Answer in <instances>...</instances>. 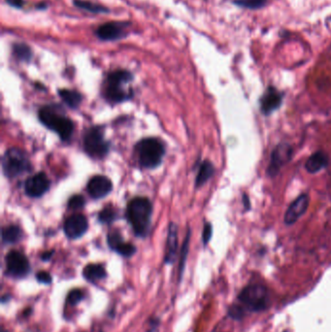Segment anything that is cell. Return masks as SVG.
<instances>
[{
    "instance_id": "26",
    "label": "cell",
    "mask_w": 331,
    "mask_h": 332,
    "mask_svg": "<svg viewBox=\"0 0 331 332\" xmlns=\"http://www.w3.org/2000/svg\"><path fill=\"white\" fill-rule=\"evenodd\" d=\"M83 299V291L80 289H73L72 291H69L66 296V304L75 307L77 306Z\"/></svg>"
},
{
    "instance_id": "34",
    "label": "cell",
    "mask_w": 331,
    "mask_h": 332,
    "mask_svg": "<svg viewBox=\"0 0 331 332\" xmlns=\"http://www.w3.org/2000/svg\"><path fill=\"white\" fill-rule=\"evenodd\" d=\"M6 3L9 4L11 7L17 8V9H21L24 5L23 0H6Z\"/></svg>"
},
{
    "instance_id": "33",
    "label": "cell",
    "mask_w": 331,
    "mask_h": 332,
    "mask_svg": "<svg viewBox=\"0 0 331 332\" xmlns=\"http://www.w3.org/2000/svg\"><path fill=\"white\" fill-rule=\"evenodd\" d=\"M160 327H161V320L158 318H153L149 321L148 330L146 332H160Z\"/></svg>"
},
{
    "instance_id": "35",
    "label": "cell",
    "mask_w": 331,
    "mask_h": 332,
    "mask_svg": "<svg viewBox=\"0 0 331 332\" xmlns=\"http://www.w3.org/2000/svg\"><path fill=\"white\" fill-rule=\"evenodd\" d=\"M54 252H55V250H49V251H45L44 253H42V260H43V261H49V260L52 258V256H53V254H54Z\"/></svg>"
},
{
    "instance_id": "18",
    "label": "cell",
    "mask_w": 331,
    "mask_h": 332,
    "mask_svg": "<svg viewBox=\"0 0 331 332\" xmlns=\"http://www.w3.org/2000/svg\"><path fill=\"white\" fill-rule=\"evenodd\" d=\"M83 276L87 282L96 283L107 277V272L102 264L90 263L83 268Z\"/></svg>"
},
{
    "instance_id": "30",
    "label": "cell",
    "mask_w": 331,
    "mask_h": 332,
    "mask_svg": "<svg viewBox=\"0 0 331 332\" xmlns=\"http://www.w3.org/2000/svg\"><path fill=\"white\" fill-rule=\"evenodd\" d=\"M84 204H85V200L83 195H80V194L73 195L68 200V208L72 210H80L84 206Z\"/></svg>"
},
{
    "instance_id": "21",
    "label": "cell",
    "mask_w": 331,
    "mask_h": 332,
    "mask_svg": "<svg viewBox=\"0 0 331 332\" xmlns=\"http://www.w3.org/2000/svg\"><path fill=\"white\" fill-rule=\"evenodd\" d=\"M59 94L61 96L63 102L67 104L70 108L76 109L79 107V105L83 100V96L80 92L77 90H72V89H66L62 88L59 90Z\"/></svg>"
},
{
    "instance_id": "10",
    "label": "cell",
    "mask_w": 331,
    "mask_h": 332,
    "mask_svg": "<svg viewBox=\"0 0 331 332\" xmlns=\"http://www.w3.org/2000/svg\"><path fill=\"white\" fill-rule=\"evenodd\" d=\"M292 152V147L288 143H281L276 146L271 155L267 175H269L270 177H275L281 168L291 160Z\"/></svg>"
},
{
    "instance_id": "9",
    "label": "cell",
    "mask_w": 331,
    "mask_h": 332,
    "mask_svg": "<svg viewBox=\"0 0 331 332\" xmlns=\"http://www.w3.org/2000/svg\"><path fill=\"white\" fill-rule=\"evenodd\" d=\"M129 25L128 21H110L99 25L94 33L102 41H117L126 37V28Z\"/></svg>"
},
{
    "instance_id": "25",
    "label": "cell",
    "mask_w": 331,
    "mask_h": 332,
    "mask_svg": "<svg viewBox=\"0 0 331 332\" xmlns=\"http://www.w3.org/2000/svg\"><path fill=\"white\" fill-rule=\"evenodd\" d=\"M189 239H190V230H188L186 234L183 247H182V251H181V261H180V268H179V280L181 281L183 277V273L185 270V265H186V256L188 252V246H189Z\"/></svg>"
},
{
    "instance_id": "17",
    "label": "cell",
    "mask_w": 331,
    "mask_h": 332,
    "mask_svg": "<svg viewBox=\"0 0 331 332\" xmlns=\"http://www.w3.org/2000/svg\"><path fill=\"white\" fill-rule=\"evenodd\" d=\"M329 163H330L329 156L325 152L319 151L313 154L307 160L305 164V168L309 173L315 174L325 169L327 166H329Z\"/></svg>"
},
{
    "instance_id": "36",
    "label": "cell",
    "mask_w": 331,
    "mask_h": 332,
    "mask_svg": "<svg viewBox=\"0 0 331 332\" xmlns=\"http://www.w3.org/2000/svg\"><path fill=\"white\" fill-rule=\"evenodd\" d=\"M243 201H244V206L247 208V209H249L250 206H249V199H248V195L247 194H244L243 196Z\"/></svg>"
},
{
    "instance_id": "13",
    "label": "cell",
    "mask_w": 331,
    "mask_h": 332,
    "mask_svg": "<svg viewBox=\"0 0 331 332\" xmlns=\"http://www.w3.org/2000/svg\"><path fill=\"white\" fill-rule=\"evenodd\" d=\"M310 203V198L307 193L300 194L293 202H291L285 214V223L290 226L296 223L307 211Z\"/></svg>"
},
{
    "instance_id": "7",
    "label": "cell",
    "mask_w": 331,
    "mask_h": 332,
    "mask_svg": "<svg viewBox=\"0 0 331 332\" xmlns=\"http://www.w3.org/2000/svg\"><path fill=\"white\" fill-rule=\"evenodd\" d=\"M85 153L93 159H102L109 152V142L105 140L102 127L93 126L89 128L83 138Z\"/></svg>"
},
{
    "instance_id": "27",
    "label": "cell",
    "mask_w": 331,
    "mask_h": 332,
    "mask_svg": "<svg viewBox=\"0 0 331 332\" xmlns=\"http://www.w3.org/2000/svg\"><path fill=\"white\" fill-rule=\"evenodd\" d=\"M107 242H108V246L111 249L116 250L122 243H124V239L119 230H113L110 233H108Z\"/></svg>"
},
{
    "instance_id": "32",
    "label": "cell",
    "mask_w": 331,
    "mask_h": 332,
    "mask_svg": "<svg viewBox=\"0 0 331 332\" xmlns=\"http://www.w3.org/2000/svg\"><path fill=\"white\" fill-rule=\"evenodd\" d=\"M212 234H213V228H212V225L210 223H207L205 224L204 226V229H203V233H202V240H203V244L206 246L209 241L211 240V237H212Z\"/></svg>"
},
{
    "instance_id": "8",
    "label": "cell",
    "mask_w": 331,
    "mask_h": 332,
    "mask_svg": "<svg viewBox=\"0 0 331 332\" xmlns=\"http://www.w3.org/2000/svg\"><path fill=\"white\" fill-rule=\"evenodd\" d=\"M6 273L15 279H22L30 272L28 258L19 250H11L5 256Z\"/></svg>"
},
{
    "instance_id": "1",
    "label": "cell",
    "mask_w": 331,
    "mask_h": 332,
    "mask_svg": "<svg viewBox=\"0 0 331 332\" xmlns=\"http://www.w3.org/2000/svg\"><path fill=\"white\" fill-rule=\"evenodd\" d=\"M153 205L146 197H135L126 208V218L137 237L145 238L151 228Z\"/></svg>"
},
{
    "instance_id": "11",
    "label": "cell",
    "mask_w": 331,
    "mask_h": 332,
    "mask_svg": "<svg viewBox=\"0 0 331 332\" xmlns=\"http://www.w3.org/2000/svg\"><path fill=\"white\" fill-rule=\"evenodd\" d=\"M50 187L51 181L45 173L40 172L26 180L24 184V190L29 197L38 198L44 195L50 189Z\"/></svg>"
},
{
    "instance_id": "29",
    "label": "cell",
    "mask_w": 331,
    "mask_h": 332,
    "mask_svg": "<svg viewBox=\"0 0 331 332\" xmlns=\"http://www.w3.org/2000/svg\"><path fill=\"white\" fill-rule=\"evenodd\" d=\"M115 251H117L119 254H121L124 257H130L136 252V247L130 243L124 242L117 248Z\"/></svg>"
},
{
    "instance_id": "28",
    "label": "cell",
    "mask_w": 331,
    "mask_h": 332,
    "mask_svg": "<svg viewBox=\"0 0 331 332\" xmlns=\"http://www.w3.org/2000/svg\"><path fill=\"white\" fill-rule=\"evenodd\" d=\"M116 219V213L113 208L105 207L98 215V221L102 224H111Z\"/></svg>"
},
{
    "instance_id": "23",
    "label": "cell",
    "mask_w": 331,
    "mask_h": 332,
    "mask_svg": "<svg viewBox=\"0 0 331 332\" xmlns=\"http://www.w3.org/2000/svg\"><path fill=\"white\" fill-rule=\"evenodd\" d=\"M74 5L79 8L84 10L86 12L92 13V14H103V13H109L110 10L106 8L103 5H99L87 0H74Z\"/></svg>"
},
{
    "instance_id": "31",
    "label": "cell",
    "mask_w": 331,
    "mask_h": 332,
    "mask_svg": "<svg viewBox=\"0 0 331 332\" xmlns=\"http://www.w3.org/2000/svg\"><path fill=\"white\" fill-rule=\"evenodd\" d=\"M36 280L37 282L44 284V285H50L53 282L52 275L47 271H40L36 274Z\"/></svg>"
},
{
    "instance_id": "3",
    "label": "cell",
    "mask_w": 331,
    "mask_h": 332,
    "mask_svg": "<svg viewBox=\"0 0 331 332\" xmlns=\"http://www.w3.org/2000/svg\"><path fill=\"white\" fill-rule=\"evenodd\" d=\"M39 120L46 127L57 132L62 141H68L72 137L74 124L60 106H44L39 111Z\"/></svg>"
},
{
    "instance_id": "15",
    "label": "cell",
    "mask_w": 331,
    "mask_h": 332,
    "mask_svg": "<svg viewBox=\"0 0 331 332\" xmlns=\"http://www.w3.org/2000/svg\"><path fill=\"white\" fill-rule=\"evenodd\" d=\"M282 102V92L274 86H268L260 98V110L264 115H270L280 108Z\"/></svg>"
},
{
    "instance_id": "14",
    "label": "cell",
    "mask_w": 331,
    "mask_h": 332,
    "mask_svg": "<svg viewBox=\"0 0 331 332\" xmlns=\"http://www.w3.org/2000/svg\"><path fill=\"white\" fill-rule=\"evenodd\" d=\"M86 188L92 198L100 199L112 191L113 184L106 176L96 175L89 180Z\"/></svg>"
},
{
    "instance_id": "5",
    "label": "cell",
    "mask_w": 331,
    "mask_h": 332,
    "mask_svg": "<svg viewBox=\"0 0 331 332\" xmlns=\"http://www.w3.org/2000/svg\"><path fill=\"white\" fill-rule=\"evenodd\" d=\"M238 299L248 311H263L269 307L268 290L266 287L259 284H252L245 287L240 292Z\"/></svg>"
},
{
    "instance_id": "2",
    "label": "cell",
    "mask_w": 331,
    "mask_h": 332,
    "mask_svg": "<svg viewBox=\"0 0 331 332\" xmlns=\"http://www.w3.org/2000/svg\"><path fill=\"white\" fill-rule=\"evenodd\" d=\"M132 80L133 75L131 72L124 69H118L109 73L104 87L106 99L112 103H121L130 99L133 96V91L130 88H126V84Z\"/></svg>"
},
{
    "instance_id": "24",
    "label": "cell",
    "mask_w": 331,
    "mask_h": 332,
    "mask_svg": "<svg viewBox=\"0 0 331 332\" xmlns=\"http://www.w3.org/2000/svg\"><path fill=\"white\" fill-rule=\"evenodd\" d=\"M269 0H232V3L240 8L248 10H259L268 4Z\"/></svg>"
},
{
    "instance_id": "20",
    "label": "cell",
    "mask_w": 331,
    "mask_h": 332,
    "mask_svg": "<svg viewBox=\"0 0 331 332\" xmlns=\"http://www.w3.org/2000/svg\"><path fill=\"white\" fill-rule=\"evenodd\" d=\"M12 54L18 61L22 63H28L32 59L31 48L27 44L22 42H17L13 44Z\"/></svg>"
},
{
    "instance_id": "12",
    "label": "cell",
    "mask_w": 331,
    "mask_h": 332,
    "mask_svg": "<svg viewBox=\"0 0 331 332\" xmlns=\"http://www.w3.org/2000/svg\"><path fill=\"white\" fill-rule=\"evenodd\" d=\"M63 229L69 239H78L81 238L88 229V221L82 214H74L65 221Z\"/></svg>"
},
{
    "instance_id": "4",
    "label": "cell",
    "mask_w": 331,
    "mask_h": 332,
    "mask_svg": "<svg viewBox=\"0 0 331 332\" xmlns=\"http://www.w3.org/2000/svg\"><path fill=\"white\" fill-rule=\"evenodd\" d=\"M139 164L144 168H156L163 163L165 147L157 138H145L135 146Z\"/></svg>"
},
{
    "instance_id": "37",
    "label": "cell",
    "mask_w": 331,
    "mask_h": 332,
    "mask_svg": "<svg viewBox=\"0 0 331 332\" xmlns=\"http://www.w3.org/2000/svg\"><path fill=\"white\" fill-rule=\"evenodd\" d=\"M47 8V4L45 2H42L40 4H37L36 5V9H40V10H43V9H46Z\"/></svg>"
},
{
    "instance_id": "16",
    "label": "cell",
    "mask_w": 331,
    "mask_h": 332,
    "mask_svg": "<svg viewBox=\"0 0 331 332\" xmlns=\"http://www.w3.org/2000/svg\"><path fill=\"white\" fill-rule=\"evenodd\" d=\"M178 250V238H177V226L174 223H170L168 229L167 244H166L165 262L166 264H173Z\"/></svg>"
},
{
    "instance_id": "6",
    "label": "cell",
    "mask_w": 331,
    "mask_h": 332,
    "mask_svg": "<svg viewBox=\"0 0 331 332\" xmlns=\"http://www.w3.org/2000/svg\"><path fill=\"white\" fill-rule=\"evenodd\" d=\"M32 169L26 154L19 148L7 150L2 158V170L6 177L15 178Z\"/></svg>"
},
{
    "instance_id": "22",
    "label": "cell",
    "mask_w": 331,
    "mask_h": 332,
    "mask_svg": "<svg viewBox=\"0 0 331 332\" xmlns=\"http://www.w3.org/2000/svg\"><path fill=\"white\" fill-rule=\"evenodd\" d=\"M22 238V231L18 226H8L2 229V241L4 244L13 245L20 242Z\"/></svg>"
},
{
    "instance_id": "19",
    "label": "cell",
    "mask_w": 331,
    "mask_h": 332,
    "mask_svg": "<svg viewBox=\"0 0 331 332\" xmlns=\"http://www.w3.org/2000/svg\"><path fill=\"white\" fill-rule=\"evenodd\" d=\"M215 173V167L213 164L209 161H205L201 164L199 167L196 179H195V187H202L208 182V180L214 175Z\"/></svg>"
}]
</instances>
